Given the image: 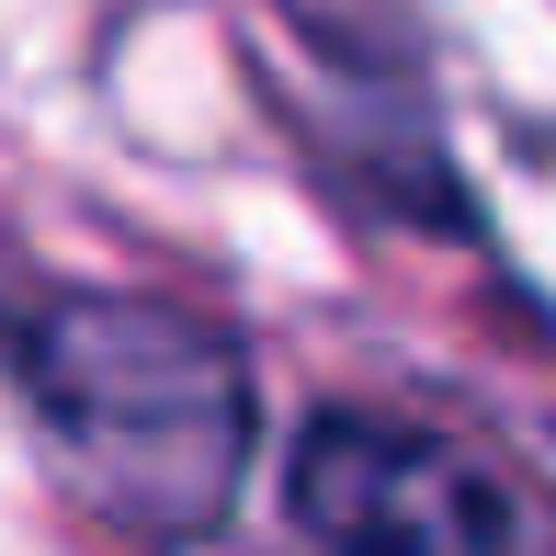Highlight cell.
<instances>
[{
	"label": "cell",
	"mask_w": 556,
	"mask_h": 556,
	"mask_svg": "<svg viewBox=\"0 0 556 556\" xmlns=\"http://www.w3.org/2000/svg\"><path fill=\"white\" fill-rule=\"evenodd\" d=\"M295 522L330 556H556V500L489 443L352 409L295 443Z\"/></svg>",
	"instance_id": "cell-2"
},
{
	"label": "cell",
	"mask_w": 556,
	"mask_h": 556,
	"mask_svg": "<svg viewBox=\"0 0 556 556\" xmlns=\"http://www.w3.org/2000/svg\"><path fill=\"white\" fill-rule=\"evenodd\" d=\"M46 443L137 534H205L250 454V387L193 307L160 295H68L23 330Z\"/></svg>",
	"instance_id": "cell-1"
}]
</instances>
